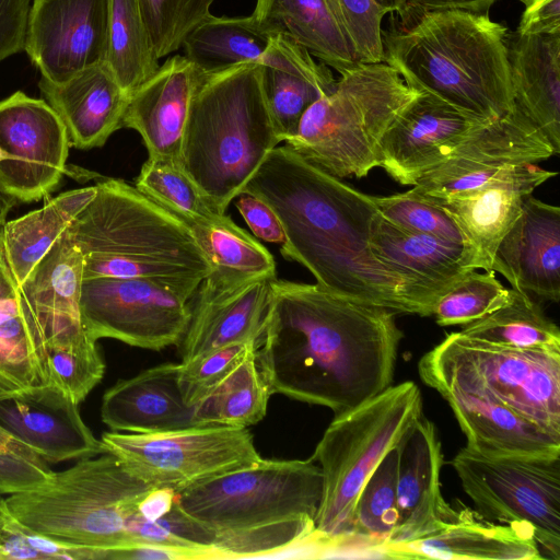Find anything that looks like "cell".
Returning <instances> with one entry per match:
<instances>
[{"mask_svg": "<svg viewBox=\"0 0 560 560\" xmlns=\"http://www.w3.org/2000/svg\"><path fill=\"white\" fill-rule=\"evenodd\" d=\"M396 313L338 296L319 284L273 279L258 369L271 395L352 409L393 384L404 337Z\"/></svg>", "mask_w": 560, "mask_h": 560, "instance_id": "cell-1", "label": "cell"}, {"mask_svg": "<svg viewBox=\"0 0 560 560\" xmlns=\"http://www.w3.org/2000/svg\"><path fill=\"white\" fill-rule=\"evenodd\" d=\"M278 217L281 255L304 266L316 283L358 303L395 313L431 316L439 299L382 262L370 246L373 196L308 163L288 145L276 147L244 186Z\"/></svg>", "mask_w": 560, "mask_h": 560, "instance_id": "cell-2", "label": "cell"}, {"mask_svg": "<svg viewBox=\"0 0 560 560\" xmlns=\"http://www.w3.org/2000/svg\"><path fill=\"white\" fill-rule=\"evenodd\" d=\"M322 488L310 458H261L183 489L176 502L213 532L215 559L258 557L310 542Z\"/></svg>", "mask_w": 560, "mask_h": 560, "instance_id": "cell-3", "label": "cell"}, {"mask_svg": "<svg viewBox=\"0 0 560 560\" xmlns=\"http://www.w3.org/2000/svg\"><path fill=\"white\" fill-rule=\"evenodd\" d=\"M411 26L383 35L384 62L405 83L477 117L494 120L514 106L508 28L489 14L420 10Z\"/></svg>", "mask_w": 560, "mask_h": 560, "instance_id": "cell-4", "label": "cell"}, {"mask_svg": "<svg viewBox=\"0 0 560 560\" xmlns=\"http://www.w3.org/2000/svg\"><path fill=\"white\" fill-rule=\"evenodd\" d=\"M95 187L68 228L83 258V279H150L191 301L212 267L190 228L121 179Z\"/></svg>", "mask_w": 560, "mask_h": 560, "instance_id": "cell-5", "label": "cell"}, {"mask_svg": "<svg viewBox=\"0 0 560 560\" xmlns=\"http://www.w3.org/2000/svg\"><path fill=\"white\" fill-rule=\"evenodd\" d=\"M280 142L257 61L201 75L189 105L180 165L219 213L225 214Z\"/></svg>", "mask_w": 560, "mask_h": 560, "instance_id": "cell-6", "label": "cell"}, {"mask_svg": "<svg viewBox=\"0 0 560 560\" xmlns=\"http://www.w3.org/2000/svg\"><path fill=\"white\" fill-rule=\"evenodd\" d=\"M421 415L422 395L413 381L390 385L361 405L335 415L310 457L318 463L323 488L308 545L322 552L346 549L360 491Z\"/></svg>", "mask_w": 560, "mask_h": 560, "instance_id": "cell-7", "label": "cell"}, {"mask_svg": "<svg viewBox=\"0 0 560 560\" xmlns=\"http://www.w3.org/2000/svg\"><path fill=\"white\" fill-rule=\"evenodd\" d=\"M338 72L334 91L305 110L285 145L335 177L360 178L378 166L385 132L420 92L384 61Z\"/></svg>", "mask_w": 560, "mask_h": 560, "instance_id": "cell-8", "label": "cell"}, {"mask_svg": "<svg viewBox=\"0 0 560 560\" xmlns=\"http://www.w3.org/2000/svg\"><path fill=\"white\" fill-rule=\"evenodd\" d=\"M154 487L116 456L103 453L78 462L28 491L5 498L13 515L37 534L103 552L131 547L128 518Z\"/></svg>", "mask_w": 560, "mask_h": 560, "instance_id": "cell-9", "label": "cell"}, {"mask_svg": "<svg viewBox=\"0 0 560 560\" xmlns=\"http://www.w3.org/2000/svg\"><path fill=\"white\" fill-rule=\"evenodd\" d=\"M422 382L503 404L560 436V350L515 349L447 335L418 363Z\"/></svg>", "mask_w": 560, "mask_h": 560, "instance_id": "cell-10", "label": "cell"}, {"mask_svg": "<svg viewBox=\"0 0 560 560\" xmlns=\"http://www.w3.org/2000/svg\"><path fill=\"white\" fill-rule=\"evenodd\" d=\"M451 465L481 515L528 526L542 558L560 559V455L488 457L465 446Z\"/></svg>", "mask_w": 560, "mask_h": 560, "instance_id": "cell-11", "label": "cell"}, {"mask_svg": "<svg viewBox=\"0 0 560 560\" xmlns=\"http://www.w3.org/2000/svg\"><path fill=\"white\" fill-rule=\"evenodd\" d=\"M101 441L133 475L176 493L261 459L248 428L190 425L156 433L109 431Z\"/></svg>", "mask_w": 560, "mask_h": 560, "instance_id": "cell-12", "label": "cell"}, {"mask_svg": "<svg viewBox=\"0 0 560 560\" xmlns=\"http://www.w3.org/2000/svg\"><path fill=\"white\" fill-rule=\"evenodd\" d=\"M80 313L96 340L113 338L159 351L182 341L191 304L154 280L95 277L82 281Z\"/></svg>", "mask_w": 560, "mask_h": 560, "instance_id": "cell-13", "label": "cell"}, {"mask_svg": "<svg viewBox=\"0 0 560 560\" xmlns=\"http://www.w3.org/2000/svg\"><path fill=\"white\" fill-rule=\"evenodd\" d=\"M66 126L45 101L18 91L0 101V191L37 201L59 184L69 153Z\"/></svg>", "mask_w": 560, "mask_h": 560, "instance_id": "cell-14", "label": "cell"}, {"mask_svg": "<svg viewBox=\"0 0 560 560\" xmlns=\"http://www.w3.org/2000/svg\"><path fill=\"white\" fill-rule=\"evenodd\" d=\"M557 154L538 125L516 104L504 116L475 130L451 155L411 188L444 199L479 188L524 163Z\"/></svg>", "mask_w": 560, "mask_h": 560, "instance_id": "cell-15", "label": "cell"}, {"mask_svg": "<svg viewBox=\"0 0 560 560\" xmlns=\"http://www.w3.org/2000/svg\"><path fill=\"white\" fill-rule=\"evenodd\" d=\"M109 0H34L24 50L42 78L62 82L104 62Z\"/></svg>", "mask_w": 560, "mask_h": 560, "instance_id": "cell-16", "label": "cell"}, {"mask_svg": "<svg viewBox=\"0 0 560 560\" xmlns=\"http://www.w3.org/2000/svg\"><path fill=\"white\" fill-rule=\"evenodd\" d=\"M490 121L465 113L433 94L420 92L385 132L378 166L395 182L415 186L475 130Z\"/></svg>", "mask_w": 560, "mask_h": 560, "instance_id": "cell-17", "label": "cell"}, {"mask_svg": "<svg viewBox=\"0 0 560 560\" xmlns=\"http://www.w3.org/2000/svg\"><path fill=\"white\" fill-rule=\"evenodd\" d=\"M83 258L67 229L18 287L24 317L37 347L42 380L44 349L90 334L81 318Z\"/></svg>", "mask_w": 560, "mask_h": 560, "instance_id": "cell-18", "label": "cell"}, {"mask_svg": "<svg viewBox=\"0 0 560 560\" xmlns=\"http://www.w3.org/2000/svg\"><path fill=\"white\" fill-rule=\"evenodd\" d=\"M0 425L45 462L59 463L106 453L68 394L40 384L0 398Z\"/></svg>", "mask_w": 560, "mask_h": 560, "instance_id": "cell-19", "label": "cell"}, {"mask_svg": "<svg viewBox=\"0 0 560 560\" xmlns=\"http://www.w3.org/2000/svg\"><path fill=\"white\" fill-rule=\"evenodd\" d=\"M397 451L398 518L384 546L408 542L431 534L457 513L441 492L443 454L433 422L423 415L417 418L398 441Z\"/></svg>", "mask_w": 560, "mask_h": 560, "instance_id": "cell-20", "label": "cell"}, {"mask_svg": "<svg viewBox=\"0 0 560 560\" xmlns=\"http://www.w3.org/2000/svg\"><path fill=\"white\" fill-rule=\"evenodd\" d=\"M556 175L536 163H524L470 191L444 199L423 198L439 205L455 221L474 253L477 269L491 271L495 250L524 200Z\"/></svg>", "mask_w": 560, "mask_h": 560, "instance_id": "cell-21", "label": "cell"}, {"mask_svg": "<svg viewBox=\"0 0 560 560\" xmlns=\"http://www.w3.org/2000/svg\"><path fill=\"white\" fill-rule=\"evenodd\" d=\"M201 75L185 56L175 55L129 94L122 127L141 136L149 159L180 164L189 105Z\"/></svg>", "mask_w": 560, "mask_h": 560, "instance_id": "cell-22", "label": "cell"}, {"mask_svg": "<svg viewBox=\"0 0 560 560\" xmlns=\"http://www.w3.org/2000/svg\"><path fill=\"white\" fill-rule=\"evenodd\" d=\"M375 557L386 559H544L533 530L521 524H495L467 506L439 529L418 539L386 545Z\"/></svg>", "mask_w": 560, "mask_h": 560, "instance_id": "cell-23", "label": "cell"}, {"mask_svg": "<svg viewBox=\"0 0 560 560\" xmlns=\"http://www.w3.org/2000/svg\"><path fill=\"white\" fill-rule=\"evenodd\" d=\"M511 288L560 300V208L532 195L500 242L491 266Z\"/></svg>", "mask_w": 560, "mask_h": 560, "instance_id": "cell-24", "label": "cell"}, {"mask_svg": "<svg viewBox=\"0 0 560 560\" xmlns=\"http://www.w3.org/2000/svg\"><path fill=\"white\" fill-rule=\"evenodd\" d=\"M259 279L230 290L199 285L188 328L177 345L180 362L238 342H258L271 298V281Z\"/></svg>", "mask_w": 560, "mask_h": 560, "instance_id": "cell-25", "label": "cell"}, {"mask_svg": "<svg viewBox=\"0 0 560 560\" xmlns=\"http://www.w3.org/2000/svg\"><path fill=\"white\" fill-rule=\"evenodd\" d=\"M38 86L44 100L66 126L70 145L74 148L102 147L122 127L129 94L105 61L62 82L42 78Z\"/></svg>", "mask_w": 560, "mask_h": 560, "instance_id": "cell-26", "label": "cell"}, {"mask_svg": "<svg viewBox=\"0 0 560 560\" xmlns=\"http://www.w3.org/2000/svg\"><path fill=\"white\" fill-rule=\"evenodd\" d=\"M261 89L280 141L298 131L305 110L336 85L332 72L316 62L302 46L283 34H275L259 57Z\"/></svg>", "mask_w": 560, "mask_h": 560, "instance_id": "cell-27", "label": "cell"}, {"mask_svg": "<svg viewBox=\"0 0 560 560\" xmlns=\"http://www.w3.org/2000/svg\"><path fill=\"white\" fill-rule=\"evenodd\" d=\"M180 363L167 362L117 381L103 395L102 421L116 432L156 433L190 427L179 387Z\"/></svg>", "mask_w": 560, "mask_h": 560, "instance_id": "cell-28", "label": "cell"}, {"mask_svg": "<svg viewBox=\"0 0 560 560\" xmlns=\"http://www.w3.org/2000/svg\"><path fill=\"white\" fill-rule=\"evenodd\" d=\"M436 392L450 405L467 448L488 457L560 455V436L508 406L455 387Z\"/></svg>", "mask_w": 560, "mask_h": 560, "instance_id": "cell-29", "label": "cell"}, {"mask_svg": "<svg viewBox=\"0 0 560 560\" xmlns=\"http://www.w3.org/2000/svg\"><path fill=\"white\" fill-rule=\"evenodd\" d=\"M370 246L382 262L438 298L466 273L477 270L469 247L405 229L381 212L373 224Z\"/></svg>", "mask_w": 560, "mask_h": 560, "instance_id": "cell-30", "label": "cell"}, {"mask_svg": "<svg viewBox=\"0 0 560 560\" xmlns=\"http://www.w3.org/2000/svg\"><path fill=\"white\" fill-rule=\"evenodd\" d=\"M513 101L560 153V33L509 36Z\"/></svg>", "mask_w": 560, "mask_h": 560, "instance_id": "cell-31", "label": "cell"}, {"mask_svg": "<svg viewBox=\"0 0 560 560\" xmlns=\"http://www.w3.org/2000/svg\"><path fill=\"white\" fill-rule=\"evenodd\" d=\"M252 16L337 71L360 63L334 0H257Z\"/></svg>", "mask_w": 560, "mask_h": 560, "instance_id": "cell-32", "label": "cell"}, {"mask_svg": "<svg viewBox=\"0 0 560 560\" xmlns=\"http://www.w3.org/2000/svg\"><path fill=\"white\" fill-rule=\"evenodd\" d=\"M95 194V186L65 191L44 207L3 222L1 249L18 285L25 281Z\"/></svg>", "mask_w": 560, "mask_h": 560, "instance_id": "cell-33", "label": "cell"}, {"mask_svg": "<svg viewBox=\"0 0 560 560\" xmlns=\"http://www.w3.org/2000/svg\"><path fill=\"white\" fill-rule=\"evenodd\" d=\"M212 271L201 282L211 290H230L259 279H276V261L256 238L224 215L190 226Z\"/></svg>", "mask_w": 560, "mask_h": 560, "instance_id": "cell-34", "label": "cell"}, {"mask_svg": "<svg viewBox=\"0 0 560 560\" xmlns=\"http://www.w3.org/2000/svg\"><path fill=\"white\" fill-rule=\"evenodd\" d=\"M272 36L252 14L242 18L211 14L185 37L182 47L184 56L206 75L257 61Z\"/></svg>", "mask_w": 560, "mask_h": 560, "instance_id": "cell-35", "label": "cell"}, {"mask_svg": "<svg viewBox=\"0 0 560 560\" xmlns=\"http://www.w3.org/2000/svg\"><path fill=\"white\" fill-rule=\"evenodd\" d=\"M270 396L255 347L191 407V424L248 428L264 419Z\"/></svg>", "mask_w": 560, "mask_h": 560, "instance_id": "cell-36", "label": "cell"}, {"mask_svg": "<svg viewBox=\"0 0 560 560\" xmlns=\"http://www.w3.org/2000/svg\"><path fill=\"white\" fill-rule=\"evenodd\" d=\"M463 336L492 346L560 350V330L527 292L510 288V300L489 315L465 325Z\"/></svg>", "mask_w": 560, "mask_h": 560, "instance_id": "cell-37", "label": "cell"}, {"mask_svg": "<svg viewBox=\"0 0 560 560\" xmlns=\"http://www.w3.org/2000/svg\"><path fill=\"white\" fill-rule=\"evenodd\" d=\"M105 62L128 94L160 68L138 0H109Z\"/></svg>", "mask_w": 560, "mask_h": 560, "instance_id": "cell-38", "label": "cell"}, {"mask_svg": "<svg viewBox=\"0 0 560 560\" xmlns=\"http://www.w3.org/2000/svg\"><path fill=\"white\" fill-rule=\"evenodd\" d=\"M397 444L381 460L357 499L346 549L374 555L390 538L398 518Z\"/></svg>", "mask_w": 560, "mask_h": 560, "instance_id": "cell-39", "label": "cell"}, {"mask_svg": "<svg viewBox=\"0 0 560 560\" xmlns=\"http://www.w3.org/2000/svg\"><path fill=\"white\" fill-rule=\"evenodd\" d=\"M135 187L189 228L225 215L215 210L180 164L148 158Z\"/></svg>", "mask_w": 560, "mask_h": 560, "instance_id": "cell-40", "label": "cell"}, {"mask_svg": "<svg viewBox=\"0 0 560 560\" xmlns=\"http://www.w3.org/2000/svg\"><path fill=\"white\" fill-rule=\"evenodd\" d=\"M105 362L97 340L80 338L47 346L43 354V384H52L80 405L102 381Z\"/></svg>", "mask_w": 560, "mask_h": 560, "instance_id": "cell-41", "label": "cell"}, {"mask_svg": "<svg viewBox=\"0 0 560 560\" xmlns=\"http://www.w3.org/2000/svg\"><path fill=\"white\" fill-rule=\"evenodd\" d=\"M0 383L15 392L43 384L37 347L18 293L0 300Z\"/></svg>", "mask_w": 560, "mask_h": 560, "instance_id": "cell-42", "label": "cell"}, {"mask_svg": "<svg viewBox=\"0 0 560 560\" xmlns=\"http://www.w3.org/2000/svg\"><path fill=\"white\" fill-rule=\"evenodd\" d=\"M510 300V289L494 272L469 271L435 302L432 315L440 326L468 325L503 306Z\"/></svg>", "mask_w": 560, "mask_h": 560, "instance_id": "cell-43", "label": "cell"}, {"mask_svg": "<svg viewBox=\"0 0 560 560\" xmlns=\"http://www.w3.org/2000/svg\"><path fill=\"white\" fill-rule=\"evenodd\" d=\"M153 49L160 59L176 51L185 37L211 15L214 0H138Z\"/></svg>", "mask_w": 560, "mask_h": 560, "instance_id": "cell-44", "label": "cell"}, {"mask_svg": "<svg viewBox=\"0 0 560 560\" xmlns=\"http://www.w3.org/2000/svg\"><path fill=\"white\" fill-rule=\"evenodd\" d=\"M373 200L383 217L405 229L469 247L464 234L448 213L411 189L390 196H373Z\"/></svg>", "mask_w": 560, "mask_h": 560, "instance_id": "cell-45", "label": "cell"}, {"mask_svg": "<svg viewBox=\"0 0 560 560\" xmlns=\"http://www.w3.org/2000/svg\"><path fill=\"white\" fill-rule=\"evenodd\" d=\"M256 342L232 343L187 362H179V387L185 402L192 407L246 355Z\"/></svg>", "mask_w": 560, "mask_h": 560, "instance_id": "cell-46", "label": "cell"}, {"mask_svg": "<svg viewBox=\"0 0 560 560\" xmlns=\"http://www.w3.org/2000/svg\"><path fill=\"white\" fill-rule=\"evenodd\" d=\"M360 63L384 61L382 20L387 12L376 0H334Z\"/></svg>", "mask_w": 560, "mask_h": 560, "instance_id": "cell-47", "label": "cell"}, {"mask_svg": "<svg viewBox=\"0 0 560 560\" xmlns=\"http://www.w3.org/2000/svg\"><path fill=\"white\" fill-rule=\"evenodd\" d=\"M70 546L22 524L0 495V560L69 559Z\"/></svg>", "mask_w": 560, "mask_h": 560, "instance_id": "cell-48", "label": "cell"}, {"mask_svg": "<svg viewBox=\"0 0 560 560\" xmlns=\"http://www.w3.org/2000/svg\"><path fill=\"white\" fill-rule=\"evenodd\" d=\"M54 471L45 460H32L0 451V495L32 490L47 482Z\"/></svg>", "mask_w": 560, "mask_h": 560, "instance_id": "cell-49", "label": "cell"}, {"mask_svg": "<svg viewBox=\"0 0 560 560\" xmlns=\"http://www.w3.org/2000/svg\"><path fill=\"white\" fill-rule=\"evenodd\" d=\"M31 0H0V62L25 48Z\"/></svg>", "mask_w": 560, "mask_h": 560, "instance_id": "cell-50", "label": "cell"}, {"mask_svg": "<svg viewBox=\"0 0 560 560\" xmlns=\"http://www.w3.org/2000/svg\"><path fill=\"white\" fill-rule=\"evenodd\" d=\"M236 208L257 238L268 243H284L285 234L278 217L261 199L241 194L237 196Z\"/></svg>", "mask_w": 560, "mask_h": 560, "instance_id": "cell-51", "label": "cell"}, {"mask_svg": "<svg viewBox=\"0 0 560 560\" xmlns=\"http://www.w3.org/2000/svg\"><path fill=\"white\" fill-rule=\"evenodd\" d=\"M524 4L516 35L560 33V0H518Z\"/></svg>", "mask_w": 560, "mask_h": 560, "instance_id": "cell-52", "label": "cell"}, {"mask_svg": "<svg viewBox=\"0 0 560 560\" xmlns=\"http://www.w3.org/2000/svg\"><path fill=\"white\" fill-rule=\"evenodd\" d=\"M176 492L168 488H153L138 505V512L149 521H156L174 505Z\"/></svg>", "mask_w": 560, "mask_h": 560, "instance_id": "cell-53", "label": "cell"}, {"mask_svg": "<svg viewBox=\"0 0 560 560\" xmlns=\"http://www.w3.org/2000/svg\"><path fill=\"white\" fill-rule=\"evenodd\" d=\"M498 0H408V5L420 10L459 9L475 13L489 14Z\"/></svg>", "mask_w": 560, "mask_h": 560, "instance_id": "cell-54", "label": "cell"}, {"mask_svg": "<svg viewBox=\"0 0 560 560\" xmlns=\"http://www.w3.org/2000/svg\"><path fill=\"white\" fill-rule=\"evenodd\" d=\"M0 451L8 452L18 456H23L32 460H44L34 453L26 444L13 436L0 425Z\"/></svg>", "mask_w": 560, "mask_h": 560, "instance_id": "cell-55", "label": "cell"}, {"mask_svg": "<svg viewBox=\"0 0 560 560\" xmlns=\"http://www.w3.org/2000/svg\"><path fill=\"white\" fill-rule=\"evenodd\" d=\"M18 283L12 277L8 264L0 248V300L15 295L18 293Z\"/></svg>", "mask_w": 560, "mask_h": 560, "instance_id": "cell-56", "label": "cell"}, {"mask_svg": "<svg viewBox=\"0 0 560 560\" xmlns=\"http://www.w3.org/2000/svg\"><path fill=\"white\" fill-rule=\"evenodd\" d=\"M387 12H404L408 7V0H376Z\"/></svg>", "mask_w": 560, "mask_h": 560, "instance_id": "cell-57", "label": "cell"}, {"mask_svg": "<svg viewBox=\"0 0 560 560\" xmlns=\"http://www.w3.org/2000/svg\"><path fill=\"white\" fill-rule=\"evenodd\" d=\"M8 205V197L0 191V214L7 209Z\"/></svg>", "mask_w": 560, "mask_h": 560, "instance_id": "cell-58", "label": "cell"}, {"mask_svg": "<svg viewBox=\"0 0 560 560\" xmlns=\"http://www.w3.org/2000/svg\"><path fill=\"white\" fill-rule=\"evenodd\" d=\"M13 392H15V390L8 388L7 386H4L3 384L0 383V398L10 395Z\"/></svg>", "mask_w": 560, "mask_h": 560, "instance_id": "cell-59", "label": "cell"}, {"mask_svg": "<svg viewBox=\"0 0 560 560\" xmlns=\"http://www.w3.org/2000/svg\"><path fill=\"white\" fill-rule=\"evenodd\" d=\"M3 222H4V220H0V235H1V228H2ZM0 248H1V243H0Z\"/></svg>", "mask_w": 560, "mask_h": 560, "instance_id": "cell-60", "label": "cell"}, {"mask_svg": "<svg viewBox=\"0 0 560 560\" xmlns=\"http://www.w3.org/2000/svg\"><path fill=\"white\" fill-rule=\"evenodd\" d=\"M4 159V154L0 151V161Z\"/></svg>", "mask_w": 560, "mask_h": 560, "instance_id": "cell-61", "label": "cell"}]
</instances>
